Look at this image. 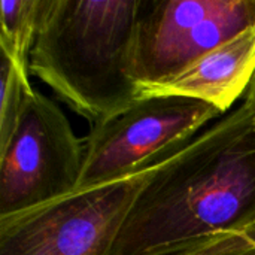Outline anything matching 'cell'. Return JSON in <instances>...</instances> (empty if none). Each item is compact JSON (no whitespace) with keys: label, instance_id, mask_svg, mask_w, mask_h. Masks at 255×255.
<instances>
[{"label":"cell","instance_id":"1","mask_svg":"<svg viewBox=\"0 0 255 255\" xmlns=\"http://www.w3.org/2000/svg\"><path fill=\"white\" fill-rule=\"evenodd\" d=\"M255 223V109L244 102L155 164L112 255H172Z\"/></svg>","mask_w":255,"mask_h":255},{"label":"cell","instance_id":"2","mask_svg":"<svg viewBox=\"0 0 255 255\" xmlns=\"http://www.w3.org/2000/svg\"><path fill=\"white\" fill-rule=\"evenodd\" d=\"M146 0H42L30 73L91 126L136 100L130 54Z\"/></svg>","mask_w":255,"mask_h":255},{"label":"cell","instance_id":"3","mask_svg":"<svg viewBox=\"0 0 255 255\" xmlns=\"http://www.w3.org/2000/svg\"><path fill=\"white\" fill-rule=\"evenodd\" d=\"M221 115L224 114L212 105L188 97L136 99L91 127L76 191L133 176L164 161Z\"/></svg>","mask_w":255,"mask_h":255},{"label":"cell","instance_id":"4","mask_svg":"<svg viewBox=\"0 0 255 255\" xmlns=\"http://www.w3.org/2000/svg\"><path fill=\"white\" fill-rule=\"evenodd\" d=\"M152 167L0 218V255H112Z\"/></svg>","mask_w":255,"mask_h":255},{"label":"cell","instance_id":"5","mask_svg":"<svg viewBox=\"0 0 255 255\" xmlns=\"http://www.w3.org/2000/svg\"><path fill=\"white\" fill-rule=\"evenodd\" d=\"M84 155L85 140L75 134L63 111L33 90L13 136L0 151V218L75 193Z\"/></svg>","mask_w":255,"mask_h":255},{"label":"cell","instance_id":"6","mask_svg":"<svg viewBox=\"0 0 255 255\" xmlns=\"http://www.w3.org/2000/svg\"><path fill=\"white\" fill-rule=\"evenodd\" d=\"M251 25L255 0H146L130 54L136 93L169 81Z\"/></svg>","mask_w":255,"mask_h":255},{"label":"cell","instance_id":"7","mask_svg":"<svg viewBox=\"0 0 255 255\" xmlns=\"http://www.w3.org/2000/svg\"><path fill=\"white\" fill-rule=\"evenodd\" d=\"M255 76V25L245 28L187 66L169 81L137 90L136 99L179 96L206 102L227 114Z\"/></svg>","mask_w":255,"mask_h":255},{"label":"cell","instance_id":"8","mask_svg":"<svg viewBox=\"0 0 255 255\" xmlns=\"http://www.w3.org/2000/svg\"><path fill=\"white\" fill-rule=\"evenodd\" d=\"M42 0H3L0 3V51L18 69L30 73V54L36 42Z\"/></svg>","mask_w":255,"mask_h":255},{"label":"cell","instance_id":"9","mask_svg":"<svg viewBox=\"0 0 255 255\" xmlns=\"http://www.w3.org/2000/svg\"><path fill=\"white\" fill-rule=\"evenodd\" d=\"M28 73L1 52L0 57V151L13 136L28 96L33 93Z\"/></svg>","mask_w":255,"mask_h":255},{"label":"cell","instance_id":"10","mask_svg":"<svg viewBox=\"0 0 255 255\" xmlns=\"http://www.w3.org/2000/svg\"><path fill=\"white\" fill-rule=\"evenodd\" d=\"M172 255H255V223L244 230L215 235Z\"/></svg>","mask_w":255,"mask_h":255},{"label":"cell","instance_id":"11","mask_svg":"<svg viewBox=\"0 0 255 255\" xmlns=\"http://www.w3.org/2000/svg\"><path fill=\"white\" fill-rule=\"evenodd\" d=\"M245 102L248 105H251L255 109V76L253 82H251V85H250V88H248V91H247V94H245Z\"/></svg>","mask_w":255,"mask_h":255}]
</instances>
